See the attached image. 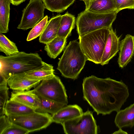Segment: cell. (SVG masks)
I'll list each match as a JSON object with an SVG mask.
<instances>
[{"label": "cell", "instance_id": "cell-5", "mask_svg": "<svg viewBox=\"0 0 134 134\" xmlns=\"http://www.w3.org/2000/svg\"><path fill=\"white\" fill-rule=\"evenodd\" d=\"M116 11L105 13H98L85 10L79 14L76 24L79 36L104 28H110L115 20Z\"/></svg>", "mask_w": 134, "mask_h": 134}, {"label": "cell", "instance_id": "cell-33", "mask_svg": "<svg viewBox=\"0 0 134 134\" xmlns=\"http://www.w3.org/2000/svg\"><path fill=\"white\" fill-rule=\"evenodd\" d=\"M80 1H83L84 2H85V1H87L88 0H80Z\"/></svg>", "mask_w": 134, "mask_h": 134}, {"label": "cell", "instance_id": "cell-15", "mask_svg": "<svg viewBox=\"0 0 134 134\" xmlns=\"http://www.w3.org/2000/svg\"><path fill=\"white\" fill-rule=\"evenodd\" d=\"M10 99L19 102L36 110L40 105L37 95L32 90L24 91H13Z\"/></svg>", "mask_w": 134, "mask_h": 134}, {"label": "cell", "instance_id": "cell-9", "mask_svg": "<svg viewBox=\"0 0 134 134\" xmlns=\"http://www.w3.org/2000/svg\"><path fill=\"white\" fill-rule=\"evenodd\" d=\"M46 8L42 0H30L22 11L20 24L17 28L26 30L32 28L44 17V12Z\"/></svg>", "mask_w": 134, "mask_h": 134}, {"label": "cell", "instance_id": "cell-24", "mask_svg": "<svg viewBox=\"0 0 134 134\" xmlns=\"http://www.w3.org/2000/svg\"><path fill=\"white\" fill-rule=\"evenodd\" d=\"M75 0H42L46 8L52 12H62L71 5Z\"/></svg>", "mask_w": 134, "mask_h": 134}, {"label": "cell", "instance_id": "cell-7", "mask_svg": "<svg viewBox=\"0 0 134 134\" xmlns=\"http://www.w3.org/2000/svg\"><path fill=\"white\" fill-rule=\"evenodd\" d=\"M12 123L31 132L46 128L53 122L48 113L36 111L20 115L7 116Z\"/></svg>", "mask_w": 134, "mask_h": 134}, {"label": "cell", "instance_id": "cell-14", "mask_svg": "<svg viewBox=\"0 0 134 134\" xmlns=\"http://www.w3.org/2000/svg\"><path fill=\"white\" fill-rule=\"evenodd\" d=\"M85 10L98 13H105L116 10L115 0H88L84 2Z\"/></svg>", "mask_w": 134, "mask_h": 134}, {"label": "cell", "instance_id": "cell-22", "mask_svg": "<svg viewBox=\"0 0 134 134\" xmlns=\"http://www.w3.org/2000/svg\"><path fill=\"white\" fill-rule=\"evenodd\" d=\"M33 91L37 95L40 102V106L36 110V111L41 113H49L52 115L66 105L47 99L36 92Z\"/></svg>", "mask_w": 134, "mask_h": 134}, {"label": "cell", "instance_id": "cell-11", "mask_svg": "<svg viewBox=\"0 0 134 134\" xmlns=\"http://www.w3.org/2000/svg\"><path fill=\"white\" fill-rule=\"evenodd\" d=\"M120 42V38L111 27L100 64L102 66L108 64L110 60L116 55L119 51Z\"/></svg>", "mask_w": 134, "mask_h": 134}, {"label": "cell", "instance_id": "cell-21", "mask_svg": "<svg viewBox=\"0 0 134 134\" xmlns=\"http://www.w3.org/2000/svg\"><path fill=\"white\" fill-rule=\"evenodd\" d=\"M66 38L57 36L46 44L44 49L51 58L55 59L65 48Z\"/></svg>", "mask_w": 134, "mask_h": 134}, {"label": "cell", "instance_id": "cell-8", "mask_svg": "<svg viewBox=\"0 0 134 134\" xmlns=\"http://www.w3.org/2000/svg\"><path fill=\"white\" fill-rule=\"evenodd\" d=\"M61 124L66 134H97L98 132L96 121L92 112L89 110Z\"/></svg>", "mask_w": 134, "mask_h": 134}, {"label": "cell", "instance_id": "cell-6", "mask_svg": "<svg viewBox=\"0 0 134 134\" xmlns=\"http://www.w3.org/2000/svg\"><path fill=\"white\" fill-rule=\"evenodd\" d=\"M41 81L32 90L33 91L47 99L67 105L66 90L59 77L54 74Z\"/></svg>", "mask_w": 134, "mask_h": 134}, {"label": "cell", "instance_id": "cell-2", "mask_svg": "<svg viewBox=\"0 0 134 134\" xmlns=\"http://www.w3.org/2000/svg\"><path fill=\"white\" fill-rule=\"evenodd\" d=\"M42 59L37 53L24 52L10 56H0V73L8 80L12 75L25 72L41 66Z\"/></svg>", "mask_w": 134, "mask_h": 134}, {"label": "cell", "instance_id": "cell-23", "mask_svg": "<svg viewBox=\"0 0 134 134\" xmlns=\"http://www.w3.org/2000/svg\"><path fill=\"white\" fill-rule=\"evenodd\" d=\"M11 0H0V33H6L9 31L10 5Z\"/></svg>", "mask_w": 134, "mask_h": 134}, {"label": "cell", "instance_id": "cell-27", "mask_svg": "<svg viewBox=\"0 0 134 134\" xmlns=\"http://www.w3.org/2000/svg\"><path fill=\"white\" fill-rule=\"evenodd\" d=\"M7 83L0 84V116L4 115V108L9 98Z\"/></svg>", "mask_w": 134, "mask_h": 134}, {"label": "cell", "instance_id": "cell-4", "mask_svg": "<svg viewBox=\"0 0 134 134\" xmlns=\"http://www.w3.org/2000/svg\"><path fill=\"white\" fill-rule=\"evenodd\" d=\"M110 28H102L79 36L80 46L87 60L100 64Z\"/></svg>", "mask_w": 134, "mask_h": 134}, {"label": "cell", "instance_id": "cell-30", "mask_svg": "<svg viewBox=\"0 0 134 134\" xmlns=\"http://www.w3.org/2000/svg\"><path fill=\"white\" fill-rule=\"evenodd\" d=\"M12 124V122L5 115L0 116V134H2Z\"/></svg>", "mask_w": 134, "mask_h": 134}, {"label": "cell", "instance_id": "cell-26", "mask_svg": "<svg viewBox=\"0 0 134 134\" xmlns=\"http://www.w3.org/2000/svg\"><path fill=\"white\" fill-rule=\"evenodd\" d=\"M48 17L46 15L29 32L27 38L28 41L40 36L43 32L47 23Z\"/></svg>", "mask_w": 134, "mask_h": 134}, {"label": "cell", "instance_id": "cell-28", "mask_svg": "<svg viewBox=\"0 0 134 134\" xmlns=\"http://www.w3.org/2000/svg\"><path fill=\"white\" fill-rule=\"evenodd\" d=\"M115 4L118 12L125 9H134V0H115Z\"/></svg>", "mask_w": 134, "mask_h": 134}, {"label": "cell", "instance_id": "cell-16", "mask_svg": "<svg viewBox=\"0 0 134 134\" xmlns=\"http://www.w3.org/2000/svg\"><path fill=\"white\" fill-rule=\"evenodd\" d=\"M62 16L58 14L53 16L48 21L43 32L40 36V42L46 44L58 36Z\"/></svg>", "mask_w": 134, "mask_h": 134}, {"label": "cell", "instance_id": "cell-25", "mask_svg": "<svg viewBox=\"0 0 134 134\" xmlns=\"http://www.w3.org/2000/svg\"><path fill=\"white\" fill-rule=\"evenodd\" d=\"M0 51L4 53L7 56L12 55L19 52L15 44L0 33Z\"/></svg>", "mask_w": 134, "mask_h": 134}, {"label": "cell", "instance_id": "cell-31", "mask_svg": "<svg viewBox=\"0 0 134 134\" xmlns=\"http://www.w3.org/2000/svg\"><path fill=\"white\" fill-rule=\"evenodd\" d=\"M11 3L14 5H18L26 0H11Z\"/></svg>", "mask_w": 134, "mask_h": 134}, {"label": "cell", "instance_id": "cell-20", "mask_svg": "<svg viewBox=\"0 0 134 134\" xmlns=\"http://www.w3.org/2000/svg\"><path fill=\"white\" fill-rule=\"evenodd\" d=\"M75 17L74 15L67 12L62 15L58 36L67 38L75 28Z\"/></svg>", "mask_w": 134, "mask_h": 134}, {"label": "cell", "instance_id": "cell-10", "mask_svg": "<svg viewBox=\"0 0 134 134\" xmlns=\"http://www.w3.org/2000/svg\"><path fill=\"white\" fill-rule=\"evenodd\" d=\"M118 62L123 68L130 62L134 54V36L128 34L120 42Z\"/></svg>", "mask_w": 134, "mask_h": 134}, {"label": "cell", "instance_id": "cell-17", "mask_svg": "<svg viewBox=\"0 0 134 134\" xmlns=\"http://www.w3.org/2000/svg\"><path fill=\"white\" fill-rule=\"evenodd\" d=\"M114 123L119 129L134 126V103L117 112Z\"/></svg>", "mask_w": 134, "mask_h": 134}, {"label": "cell", "instance_id": "cell-13", "mask_svg": "<svg viewBox=\"0 0 134 134\" xmlns=\"http://www.w3.org/2000/svg\"><path fill=\"white\" fill-rule=\"evenodd\" d=\"M83 113L82 108L77 105H66L52 115V121L53 122L62 124L80 116Z\"/></svg>", "mask_w": 134, "mask_h": 134}, {"label": "cell", "instance_id": "cell-12", "mask_svg": "<svg viewBox=\"0 0 134 134\" xmlns=\"http://www.w3.org/2000/svg\"><path fill=\"white\" fill-rule=\"evenodd\" d=\"M41 81L29 79L22 73L12 76L8 80L7 85L13 91H27L35 88Z\"/></svg>", "mask_w": 134, "mask_h": 134}, {"label": "cell", "instance_id": "cell-1", "mask_svg": "<svg viewBox=\"0 0 134 134\" xmlns=\"http://www.w3.org/2000/svg\"><path fill=\"white\" fill-rule=\"evenodd\" d=\"M82 85L84 99L97 115L117 113L129 96L128 87L121 80L92 75L83 79Z\"/></svg>", "mask_w": 134, "mask_h": 134}, {"label": "cell", "instance_id": "cell-19", "mask_svg": "<svg viewBox=\"0 0 134 134\" xmlns=\"http://www.w3.org/2000/svg\"><path fill=\"white\" fill-rule=\"evenodd\" d=\"M35 111V109L10 99L7 101L4 108V114L7 116L24 115Z\"/></svg>", "mask_w": 134, "mask_h": 134}, {"label": "cell", "instance_id": "cell-18", "mask_svg": "<svg viewBox=\"0 0 134 134\" xmlns=\"http://www.w3.org/2000/svg\"><path fill=\"white\" fill-rule=\"evenodd\" d=\"M54 71L52 65L42 61L41 66L23 73L29 79L42 81L53 75Z\"/></svg>", "mask_w": 134, "mask_h": 134}, {"label": "cell", "instance_id": "cell-29", "mask_svg": "<svg viewBox=\"0 0 134 134\" xmlns=\"http://www.w3.org/2000/svg\"><path fill=\"white\" fill-rule=\"evenodd\" d=\"M29 133L26 129L12 123V125L7 129L2 134H26Z\"/></svg>", "mask_w": 134, "mask_h": 134}, {"label": "cell", "instance_id": "cell-3", "mask_svg": "<svg viewBox=\"0 0 134 134\" xmlns=\"http://www.w3.org/2000/svg\"><path fill=\"white\" fill-rule=\"evenodd\" d=\"M87 60L79 42L73 40L64 48L57 69L63 76L75 80L77 78Z\"/></svg>", "mask_w": 134, "mask_h": 134}, {"label": "cell", "instance_id": "cell-32", "mask_svg": "<svg viewBox=\"0 0 134 134\" xmlns=\"http://www.w3.org/2000/svg\"><path fill=\"white\" fill-rule=\"evenodd\" d=\"M128 133L121 129H119L117 131L115 132L113 134H127Z\"/></svg>", "mask_w": 134, "mask_h": 134}]
</instances>
